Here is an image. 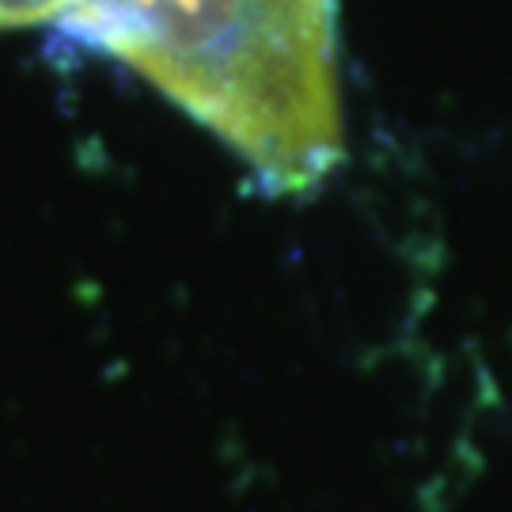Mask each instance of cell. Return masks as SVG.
<instances>
[{"instance_id":"6da1fadb","label":"cell","mask_w":512,"mask_h":512,"mask_svg":"<svg viewBox=\"0 0 512 512\" xmlns=\"http://www.w3.org/2000/svg\"><path fill=\"white\" fill-rule=\"evenodd\" d=\"M129 69L236 152L258 194H308L342 164L338 0H84L46 57Z\"/></svg>"},{"instance_id":"7a4b0ae2","label":"cell","mask_w":512,"mask_h":512,"mask_svg":"<svg viewBox=\"0 0 512 512\" xmlns=\"http://www.w3.org/2000/svg\"><path fill=\"white\" fill-rule=\"evenodd\" d=\"M84 0H0V31L12 27H31V23H54L69 8Z\"/></svg>"}]
</instances>
